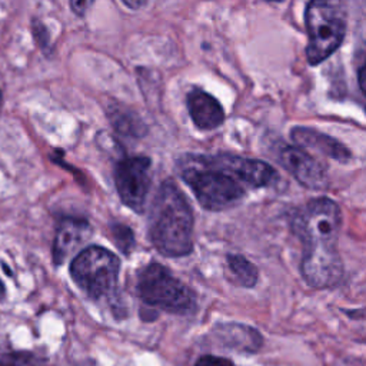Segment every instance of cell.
<instances>
[{
    "label": "cell",
    "mask_w": 366,
    "mask_h": 366,
    "mask_svg": "<svg viewBox=\"0 0 366 366\" xmlns=\"http://www.w3.org/2000/svg\"><path fill=\"white\" fill-rule=\"evenodd\" d=\"M290 227L302 242L300 272L315 289L335 287L343 277V262L337 249L342 227L339 204L329 197H315L290 216Z\"/></svg>",
    "instance_id": "cell-1"
},
{
    "label": "cell",
    "mask_w": 366,
    "mask_h": 366,
    "mask_svg": "<svg viewBox=\"0 0 366 366\" xmlns=\"http://www.w3.org/2000/svg\"><path fill=\"white\" fill-rule=\"evenodd\" d=\"M193 210L173 180L159 186L149 213V239L166 257H183L193 250Z\"/></svg>",
    "instance_id": "cell-2"
},
{
    "label": "cell",
    "mask_w": 366,
    "mask_h": 366,
    "mask_svg": "<svg viewBox=\"0 0 366 366\" xmlns=\"http://www.w3.org/2000/svg\"><path fill=\"white\" fill-rule=\"evenodd\" d=\"M180 177L206 210L220 212L240 203L244 186L226 170L212 164L206 154H187L180 160Z\"/></svg>",
    "instance_id": "cell-3"
},
{
    "label": "cell",
    "mask_w": 366,
    "mask_h": 366,
    "mask_svg": "<svg viewBox=\"0 0 366 366\" xmlns=\"http://www.w3.org/2000/svg\"><path fill=\"white\" fill-rule=\"evenodd\" d=\"M137 296L150 309L173 315H189L196 309L193 290L159 262H150L137 274Z\"/></svg>",
    "instance_id": "cell-4"
},
{
    "label": "cell",
    "mask_w": 366,
    "mask_h": 366,
    "mask_svg": "<svg viewBox=\"0 0 366 366\" xmlns=\"http://www.w3.org/2000/svg\"><path fill=\"white\" fill-rule=\"evenodd\" d=\"M307 30L306 57L309 64L317 66L332 56L346 34V10L340 3L310 1L305 10Z\"/></svg>",
    "instance_id": "cell-5"
},
{
    "label": "cell",
    "mask_w": 366,
    "mask_h": 366,
    "mask_svg": "<svg viewBox=\"0 0 366 366\" xmlns=\"http://www.w3.org/2000/svg\"><path fill=\"white\" fill-rule=\"evenodd\" d=\"M70 276L74 283L93 300L114 296L120 260L103 246L92 244L79 252L70 263Z\"/></svg>",
    "instance_id": "cell-6"
},
{
    "label": "cell",
    "mask_w": 366,
    "mask_h": 366,
    "mask_svg": "<svg viewBox=\"0 0 366 366\" xmlns=\"http://www.w3.org/2000/svg\"><path fill=\"white\" fill-rule=\"evenodd\" d=\"M152 160L147 156H130L114 166V184L124 206L143 213L150 190Z\"/></svg>",
    "instance_id": "cell-7"
},
{
    "label": "cell",
    "mask_w": 366,
    "mask_h": 366,
    "mask_svg": "<svg viewBox=\"0 0 366 366\" xmlns=\"http://www.w3.org/2000/svg\"><path fill=\"white\" fill-rule=\"evenodd\" d=\"M207 160L230 173L243 186L260 189L274 184L279 180L277 172L266 162L257 159H246L233 154H206Z\"/></svg>",
    "instance_id": "cell-8"
},
{
    "label": "cell",
    "mask_w": 366,
    "mask_h": 366,
    "mask_svg": "<svg viewBox=\"0 0 366 366\" xmlns=\"http://www.w3.org/2000/svg\"><path fill=\"white\" fill-rule=\"evenodd\" d=\"M277 162L286 169L303 187L310 190H323L327 187L326 166L310 156L299 146H283L277 153Z\"/></svg>",
    "instance_id": "cell-9"
},
{
    "label": "cell",
    "mask_w": 366,
    "mask_h": 366,
    "mask_svg": "<svg viewBox=\"0 0 366 366\" xmlns=\"http://www.w3.org/2000/svg\"><path fill=\"white\" fill-rule=\"evenodd\" d=\"M90 236H92V227L86 219H80V217L60 219L56 227L54 242L51 247V257L54 264L56 266L61 264Z\"/></svg>",
    "instance_id": "cell-10"
},
{
    "label": "cell",
    "mask_w": 366,
    "mask_h": 366,
    "mask_svg": "<svg viewBox=\"0 0 366 366\" xmlns=\"http://www.w3.org/2000/svg\"><path fill=\"white\" fill-rule=\"evenodd\" d=\"M290 137L295 146H299L305 150L306 149L316 150L330 159H335L336 162L346 163L352 159V152L343 143L313 127L295 126L290 130Z\"/></svg>",
    "instance_id": "cell-11"
},
{
    "label": "cell",
    "mask_w": 366,
    "mask_h": 366,
    "mask_svg": "<svg viewBox=\"0 0 366 366\" xmlns=\"http://www.w3.org/2000/svg\"><path fill=\"white\" fill-rule=\"evenodd\" d=\"M192 122L200 130H213L224 122V110L219 100L204 90L194 89L186 97Z\"/></svg>",
    "instance_id": "cell-12"
},
{
    "label": "cell",
    "mask_w": 366,
    "mask_h": 366,
    "mask_svg": "<svg viewBox=\"0 0 366 366\" xmlns=\"http://www.w3.org/2000/svg\"><path fill=\"white\" fill-rule=\"evenodd\" d=\"M214 335L223 346L242 352H257L263 343V339L256 329L240 323L219 325L214 329Z\"/></svg>",
    "instance_id": "cell-13"
},
{
    "label": "cell",
    "mask_w": 366,
    "mask_h": 366,
    "mask_svg": "<svg viewBox=\"0 0 366 366\" xmlns=\"http://www.w3.org/2000/svg\"><path fill=\"white\" fill-rule=\"evenodd\" d=\"M226 260L229 270L237 285H240L242 287H253L257 283L259 270L256 264L252 263L249 259L237 253H230L227 254Z\"/></svg>",
    "instance_id": "cell-14"
},
{
    "label": "cell",
    "mask_w": 366,
    "mask_h": 366,
    "mask_svg": "<svg viewBox=\"0 0 366 366\" xmlns=\"http://www.w3.org/2000/svg\"><path fill=\"white\" fill-rule=\"evenodd\" d=\"M0 366H51L44 357L31 352H7L0 355Z\"/></svg>",
    "instance_id": "cell-15"
},
{
    "label": "cell",
    "mask_w": 366,
    "mask_h": 366,
    "mask_svg": "<svg viewBox=\"0 0 366 366\" xmlns=\"http://www.w3.org/2000/svg\"><path fill=\"white\" fill-rule=\"evenodd\" d=\"M110 232L113 236V242L116 243V246L124 253L129 254L132 252V249L134 247V233L133 230L123 224V223H113L110 226Z\"/></svg>",
    "instance_id": "cell-16"
},
{
    "label": "cell",
    "mask_w": 366,
    "mask_h": 366,
    "mask_svg": "<svg viewBox=\"0 0 366 366\" xmlns=\"http://www.w3.org/2000/svg\"><path fill=\"white\" fill-rule=\"evenodd\" d=\"M112 122L114 129L122 133V134H142V132H139L142 129V126H136L133 122V117L129 113H113L112 112Z\"/></svg>",
    "instance_id": "cell-17"
},
{
    "label": "cell",
    "mask_w": 366,
    "mask_h": 366,
    "mask_svg": "<svg viewBox=\"0 0 366 366\" xmlns=\"http://www.w3.org/2000/svg\"><path fill=\"white\" fill-rule=\"evenodd\" d=\"M194 366H234L229 359L214 356V355H204L197 359Z\"/></svg>",
    "instance_id": "cell-18"
},
{
    "label": "cell",
    "mask_w": 366,
    "mask_h": 366,
    "mask_svg": "<svg viewBox=\"0 0 366 366\" xmlns=\"http://www.w3.org/2000/svg\"><path fill=\"white\" fill-rule=\"evenodd\" d=\"M93 3L92 1H71L70 7L73 10V13H76L77 16H83L87 10V7H90Z\"/></svg>",
    "instance_id": "cell-19"
},
{
    "label": "cell",
    "mask_w": 366,
    "mask_h": 366,
    "mask_svg": "<svg viewBox=\"0 0 366 366\" xmlns=\"http://www.w3.org/2000/svg\"><path fill=\"white\" fill-rule=\"evenodd\" d=\"M357 83H359L362 93L366 96V61L360 66V69L357 71Z\"/></svg>",
    "instance_id": "cell-20"
},
{
    "label": "cell",
    "mask_w": 366,
    "mask_h": 366,
    "mask_svg": "<svg viewBox=\"0 0 366 366\" xmlns=\"http://www.w3.org/2000/svg\"><path fill=\"white\" fill-rule=\"evenodd\" d=\"M123 4H124L126 7H129V9L137 10V9H140L142 6H144L146 1H126V0H123Z\"/></svg>",
    "instance_id": "cell-21"
},
{
    "label": "cell",
    "mask_w": 366,
    "mask_h": 366,
    "mask_svg": "<svg viewBox=\"0 0 366 366\" xmlns=\"http://www.w3.org/2000/svg\"><path fill=\"white\" fill-rule=\"evenodd\" d=\"M4 295H6V290H4V286H3V282L0 280V302L3 300V297H4Z\"/></svg>",
    "instance_id": "cell-22"
},
{
    "label": "cell",
    "mask_w": 366,
    "mask_h": 366,
    "mask_svg": "<svg viewBox=\"0 0 366 366\" xmlns=\"http://www.w3.org/2000/svg\"><path fill=\"white\" fill-rule=\"evenodd\" d=\"M1 103H3V96H1V92H0V107H1Z\"/></svg>",
    "instance_id": "cell-23"
}]
</instances>
